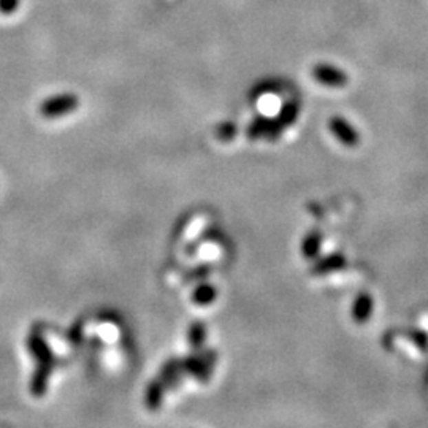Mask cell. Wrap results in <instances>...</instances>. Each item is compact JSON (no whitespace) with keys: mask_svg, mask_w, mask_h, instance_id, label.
Here are the masks:
<instances>
[{"mask_svg":"<svg viewBox=\"0 0 428 428\" xmlns=\"http://www.w3.org/2000/svg\"><path fill=\"white\" fill-rule=\"evenodd\" d=\"M78 105H80V100H78L75 94H59V96L46 98L40 105V113L41 116L50 119L61 118L75 111Z\"/></svg>","mask_w":428,"mask_h":428,"instance_id":"1","label":"cell"},{"mask_svg":"<svg viewBox=\"0 0 428 428\" xmlns=\"http://www.w3.org/2000/svg\"><path fill=\"white\" fill-rule=\"evenodd\" d=\"M214 362H216V352L206 351L203 352L202 356L192 354V356H189L187 359L181 360V368L182 373L194 374L200 381H206L213 372Z\"/></svg>","mask_w":428,"mask_h":428,"instance_id":"2","label":"cell"},{"mask_svg":"<svg viewBox=\"0 0 428 428\" xmlns=\"http://www.w3.org/2000/svg\"><path fill=\"white\" fill-rule=\"evenodd\" d=\"M28 347L30 349L32 357L40 365H54L56 367V357L53 351H51L50 344L46 343L43 333L39 327H34L32 333L28 338Z\"/></svg>","mask_w":428,"mask_h":428,"instance_id":"3","label":"cell"},{"mask_svg":"<svg viewBox=\"0 0 428 428\" xmlns=\"http://www.w3.org/2000/svg\"><path fill=\"white\" fill-rule=\"evenodd\" d=\"M312 76L317 83L327 87H343L347 85L349 78L341 69L328 64H317L312 69Z\"/></svg>","mask_w":428,"mask_h":428,"instance_id":"4","label":"cell"},{"mask_svg":"<svg viewBox=\"0 0 428 428\" xmlns=\"http://www.w3.org/2000/svg\"><path fill=\"white\" fill-rule=\"evenodd\" d=\"M299 113H300L299 103H295V102L286 103L283 109H281L279 116L273 119V122H271V127L267 133V138L270 140V142H275V140H278L279 135L283 133V130L289 127V125L294 121H297V118H299Z\"/></svg>","mask_w":428,"mask_h":428,"instance_id":"5","label":"cell"},{"mask_svg":"<svg viewBox=\"0 0 428 428\" xmlns=\"http://www.w3.org/2000/svg\"><path fill=\"white\" fill-rule=\"evenodd\" d=\"M328 129L335 135L339 143L344 146H357L360 143V133L352 127V124L341 116H335L328 121Z\"/></svg>","mask_w":428,"mask_h":428,"instance_id":"6","label":"cell"},{"mask_svg":"<svg viewBox=\"0 0 428 428\" xmlns=\"http://www.w3.org/2000/svg\"><path fill=\"white\" fill-rule=\"evenodd\" d=\"M373 308L374 301L373 297L367 294V292H362L356 297L352 305V319L357 323H365L373 314Z\"/></svg>","mask_w":428,"mask_h":428,"instance_id":"7","label":"cell"},{"mask_svg":"<svg viewBox=\"0 0 428 428\" xmlns=\"http://www.w3.org/2000/svg\"><path fill=\"white\" fill-rule=\"evenodd\" d=\"M53 370H54V365H40L39 363V367H36L35 373L32 376V381H30V394L36 396V398H40V396H45L46 389H48L50 376H51V373H53Z\"/></svg>","mask_w":428,"mask_h":428,"instance_id":"8","label":"cell"},{"mask_svg":"<svg viewBox=\"0 0 428 428\" xmlns=\"http://www.w3.org/2000/svg\"><path fill=\"white\" fill-rule=\"evenodd\" d=\"M346 267V257L343 254L335 253L330 255H325V257L317 260L312 267V275H328L333 273V271H338Z\"/></svg>","mask_w":428,"mask_h":428,"instance_id":"9","label":"cell"},{"mask_svg":"<svg viewBox=\"0 0 428 428\" xmlns=\"http://www.w3.org/2000/svg\"><path fill=\"white\" fill-rule=\"evenodd\" d=\"M164 390H165V384L162 383L160 378L154 379L153 383L148 385V390H146V395H145V403L146 406H148V409L158 411L160 408L162 398H164Z\"/></svg>","mask_w":428,"mask_h":428,"instance_id":"10","label":"cell"},{"mask_svg":"<svg viewBox=\"0 0 428 428\" xmlns=\"http://www.w3.org/2000/svg\"><path fill=\"white\" fill-rule=\"evenodd\" d=\"M322 248V233L317 231H312L306 235L303 238V243H301V253H303L305 259H316L321 253Z\"/></svg>","mask_w":428,"mask_h":428,"instance_id":"11","label":"cell"},{"mask_svg":"<svg viewBox=\"0 0 428 428\" xmlns=\"http://www.w3.org/2000/svg\"><path fill=\"white\" fill-rule=\"evenodd\" d=\"M180 373H182L181 362L176 359L169 360V362H167L164 367H162L159 378L162 379V383L165 384V389L171 387V385H175L176 383H178Z\"/></svg>","mask_w":428,"mask_h":428,"instance_id":"12","label":"cell"},{"mask_svg":"<svg viewBox=\"0 0 428 428\" xmlns=\"http://www.w3.org/2000/svg\"><path fill=\"white\" fill-rule=\"evenodd\" d=\"M216 295H217V292L216 289H214V286L203 283L198 286L194 290V294H192V301H194V303L198 306H206V305L213 303L214 299H216Z\"/></svg>","mask_w":428,"mask_h":428,"instance_id":"13","label":"cell"},{"mask_svg":"<svg viewBox=\"0 0 428 428\" xmlns=\"http://www.w3.org/2000/svg\"><path fill=\"white\" fill-rule=\"evenodd\" d=\"M271 122H273V119H268V118H264V116L254 119V121L250 122V125L248 127V137L250 140H259L262 137H267L268 130L271 127Z\"/></svg>","mask_w":428,"mask_h":428,"instance_id":"14","label":"cell"},{"mask_svg":"<svg viewBox=\"0 0 428 428\" xmlns=\"http://www.w3.org/2000/svg\"><path fill=\"white\" fill-rule=\"evenodd\" d=\"M206 336V328L202 322H194L189 328V333H187V339H189V344L192 349H200L205 343Z\"/></svg>","mask_w":428,"mask_h":428,"instance_id":"15","label":"cell"},{"mask_svg":"<svg viewBox=\"0 0 428 428\" xmlns=\"http://www.w3.org/2000/svg\"><path fill=\"white\" fill-rule=\"evenodd\" d=\"M408 336H409L411 341L420 349L422 352L428 351V333L427 332H424V330H411L408 333Z\"/></svg>","mask_w":428,"mask_h":428,"instance_id":"16","label":"cell"},{"mask_svg":"<svg viewBox=\"0 0 428 428\" xmlns=\"http://www.w3.org/2000/svg\"><path fill=\"white\" fill-rule=\"evenodd\" d=\"M235 133H237V127L232 122L222 124L221 127L217 129V138L224 140V142H228V140L235 138Z\"/></svg>","mask_w":428,"mask_h":428,"instance_id":"17","label":"cell"},{"mask_svg":"<svg viewBox=\"0 0 428 428\" xmlns=\"http://www.w3.org/2000/svg\"><path fill=\"white\" fill-rule=\"evenodd\" d=\"M18 5H19V0H0V13L12 14L17 12Z\"/></svg>","mask_w":428,"mask_h":428,"instance_id":"18","label":"cell"}]
</instances>
